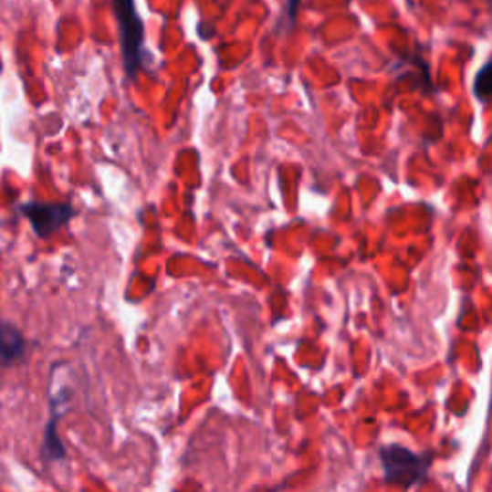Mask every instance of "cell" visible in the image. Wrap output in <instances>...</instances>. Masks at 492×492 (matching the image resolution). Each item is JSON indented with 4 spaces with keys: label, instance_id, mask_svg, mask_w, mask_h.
<instances>
[{
    "label": "cell",
    "instance_id": "277c9868",
    "mask_svg": "<svg viewBox=\"0 0 492 492\" xmlns=\"http://www.w3.org/2000/svg\"><path fill=\"white\" fill-rule=\"evenodd\" d=\"M26 354V339L22 331L10 321L0 319V363L14 366Z\"/></svg>",
    "mask_w": 492,
    "mask_h": 492
},
{
    "label": "cell",
    "instance_id": "52a82bcc",
    "mask_svg": "<svg viewBox=\"0 0 492 492\" xmlns=\"http://www.w3.org/2000/svg\"><path fill=\"white\" fill-rule=\"evenodd\" d=\"M298 3H300V0H288V5H287V12H288V20H290V24H295V20H297V12H298Z\"/></svg>",
    "mask_w": 492,
    "mask_h": 492
},
{
    "label": "cell",
    "instance_id": "8992f818",
    "mask_svg": "<svg viewBox=\"0 0 492 492\" xmlns=\"http://www.w3.org/2000/svg\"><path fill=\"white\" fill-rule=\"evenodd\" d=\"M473 93L485 104L492 102V62H487L477 71L476 81H473Z\"/></svg>",
    "mask_w": 492,
    "mask_h": 492
},
{
    "label": "cell",
    "instance_id": "3957f363",
    "mask_svg": "<svg viewBox=\"0 0 492 492\" xmlns=\"http://www.w3.org/2000/svg\"><path fill=\"white\" fill-rule=\"evenodd\" d=\"M20 212L39 239H48L50 235L66 227L76 215V210L69 203H26Z\"/></svg>",
    "mask_w": 492,
    "mask_h": 492
},
{
    "label": "cell",
    "instance_id": "7a4b0ae2",
    "mask_svg": "<svg viewBox=\"0 0 492 492\" xmlns=\"http://www.w3.org/2000/svg\"><path fill=\"white\" fill-rule=\"evenodd\" d=\"M114 14L120 24V45L127 78L135 79L137 71L142 66L144 26L137 14L135 0H114Z\"/></svg>",
    "mask_w": 492,
    "mask_h": 492
},
{
    "label": "cell",
    "instance_id": "5b68a950",
    "mask_svg": "<svg viewBox=\"0 0 492 492\" xmlns=\"http://www.w3.org/2000/svg\"><path fill=\"white\" fill-rule=\"evenodd\" d=\"M58 419H60V412L54 408L52 417H50V422H48L47 431H45V441H43V458L50 460V462L66 460V455H68V452L60 441V436H58Z\"/></svg>",
    "mask_w": 492,
    "mask_h": 492
},
{
    "label": "cell",
    "instance_id": "6da1fadb",
    "mask_svg": "<svg viewBox=\"0 0 492 492\" xmlns=\"http://www.w3.org/2000/svg\"><path fill=\"white\" fill-rule=\"evenodd\" d=\"M379 455L389 485L412 488L425 481L431 466V454H415L406 446L387 445L381 448Z\"/></svg>",
    "mask_w": 492,
    "mask_h": 492
}]
</instances>
